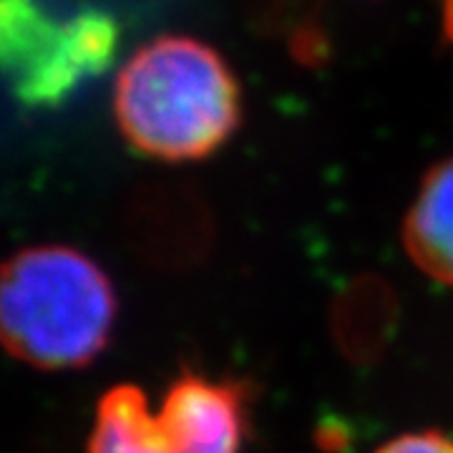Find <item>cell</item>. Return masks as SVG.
<instances>
[{"mask_svg": "<svg viewBox=\"0 0 453 453\" xmlns=\"http://www.w3.org/2000/svg\"><path fill=\"white\" fill-rule=\"evenodd\" d=\"M113 113L136 151L159 162H199L237 131L242 94L211 46L192 35H162L119 71Z\"/></svg>", "mask_w": 453, "mask_h": 453, "instance_id": "cell-1", "label": "cell"}, {"mask_svg": "<svg viewBox=\"0 0 453 453\" xmlns=\"http://www.w3.org/2000/svg\"><path fill=\"white\" fill-rule=\"evenodd\" d=\"M113 320L111 280L79 250L31 247L0 267V342L31 365L65 371L91 363Z\"/></svg>", "mask_w": 453, "mask_h": 453, "instance_id": "cell-2", "label": "cell"}, {"mask_svg": "<svg viewBox=\"0 0 453 453\" xmlns=\"http://www.w3.org/2000/svg\"><path fill=\"white\" fill-rule=\"evenodd\" d=\"M403 247L423 275L453 288V159L426 172L405 214Z\"/></svg>", "mask_w": 453, "mask_h": 453, "instance_id": "cell-5", "label": "cell"}, {"mask_svg": "<svg viewBox=\"0 0 453 453\" xmlns=\"http://www.w3.org/2000/svg\"><path fill=\"white\" fill-rule=\"evenodd\" d=\"M375 453H453V441L436 431H421L393 438Z\"/></svg>", "mask_w": 453, "mask_h": 453, "instance_id": "cell-6", "label": "cell"}, {"mask_svg": "<svg viewBox=\"0 0 453 453\" xmlns=\"http://www.w3.org/2000/svg\"><path fill=\"white\" fill-rule=\"evenodd\" d=\"M443 33L453 43V0H443Z\"/></svg>", "mask_w": 453, "mask_h": 453, "instance_id": "cell-7", "label": "cell"}, {"mask_svg": "<svg viewBox=\"0 0 453 453\" xmlns=\"http://www.w3.org/2000/svg\"><path fill=\"white\" fill-rule=\"evenodd\" d=\"M247 398L237 383L184 372L159 408L136 386H116L98 403L88 453H240Z\"/></svg>", "mask_w": 453, "mask_h": 453, "instance_id": "cell-3", "label": "cell"}, {"mask_svg": "<svg viewBox=\"0 0 453 453\" xmlns=\"http://www.w3.org/2000/svg\"><path fill=\"white\" fill-rule=\"evenodd\" d=\"M116 26L83 13L53 23L31 0H0V71L26 104H58L111 64Z\"/></svg>", "mask_w": 453, "mask_h": 453, "instance_id": "cell-4", "label": "cell"}]
</instances>
